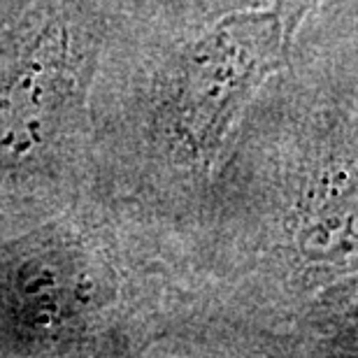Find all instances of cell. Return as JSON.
Here are the masks:
<instances>
[{"mask_svg": "<svg viewBox=\"0 0 358 358\" xmlns=\"http://www.w3.org/2000/svg\"><path fill=\"white\" fill-rule=\"evenodd\" d=\"M284 52L277 10L233 14L191 49L179 91V121L198 152H214Z\"/></svg>", "mask_w": 358, "mask_h": 358, "instance_id": "1", "label": "cell"}, {"mask_svg": "<svg viewBox=\"0 0 358 358\" xmlns=\"http://www.w3.org/2000/svg\"><path fill=\"white\" fill-rule=\"evenodd\" d=\"M52 66H28L0 105V152L17 159L45 138L47 121L59 105Z\"/></svg>", "mask_w": 358, "mask_h": 358, "instance_id": "2", "label": "cell"}]
</instances>
